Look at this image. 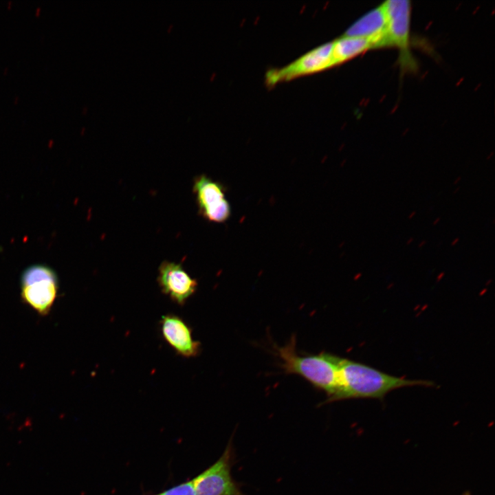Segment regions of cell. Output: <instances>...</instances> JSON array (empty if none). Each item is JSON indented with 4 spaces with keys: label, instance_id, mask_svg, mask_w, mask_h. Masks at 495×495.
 Masks as SVG:
<instances>
[{
    "label": "cell",
    "instance_id": "6da1fadb",
    "mask_svg": "<svg viewBox=\"0 0 495 495\" xmlns=\"http://www.w3.org/2000/svg\"><path fill=\"white\" fill-rule=\"evenodd\" d=\"M339 381L336 393L326 402L346 399H382L389 392L405 386H432L426 380L395 377L374 368L338 357Z\"/></svg>",
    "mask_w": 495,
    "mask_h": 495
},
{
    "label": "cell",
    "instance_id": "7a4b0ae2",
    "mask_svg": "<svg viewBox=\"0 0 495 495\" xmlns=\"http://www.w3.org/2000/svg\"><path fill=\"white\" fill-rule=\"evenodd\" d=\"M295 346L296 340L293 337L287 344L277 348L285 373L300 375L315 387L325 391L327 399L331 397L338 387V357L327 353L301 356L296 353Z\"/></svg>",
    "mask_w": 495,
    "mask_h": 495
},
{
    "label": "cell",
    "instance_id": "3957f363",
    "mask_svg": "<svg viewBox=\"0 0 495 495\" xmlns=\"http://www.w3.org/2000/svg\"><path fill=\"white\" fill-rule=\"evenodd\" d=\"M235 453L230 441L219 459L192 481L197 495H246L232 477Z\"/></svg>",
    "mask_w": 495,
    "mask_h": 495
},
{
    "label": "cell",
    "instance_id": "277c9868",
    "mask_svg": "<svg viewBox=\"0 0 495 495\" xmlns=\"http://www.w3.org/2000/svg\"><path fill=\"white\" fill-rule=\"evenodd\" d=\"M58 291V280L53 270L43 265L26 269L21 276L23 300L40 314L50 311Z\"/></svg>",
    "mask_w": 495,
    "mask_h": 495
},
{
    "label": "cell",
    "instance_id": "5b68a950",
    "mask_svg": "<svg viewBox=\"0 0 495 495\" xmlns=\"http://www.w3.org/2000/svg\"><path fill=\"white\" fill-rule=\"evenodd\" d=\"M192 192L199 214L205 219L226 222L231 215V207L226 197V187L219 182L201 174L195 177Z\"/></svg>",
    "mask_w": 495,
    "mask_h": 495
},
{
    "label": "cell",
    "instance_id": "8992f818",
    "mask_svg": "<svg viewBox=\"0 0 495 495\" xmlns=\"http://www.w3.org/2000/svg\"><path fill=\"white\" fill-rule=\"evenodd\" d=\"M332 48L333 42L323 44L301 56L287 66L270 70L266 74L267 85L274 86L278 82L319 72L333 67Z\"/></svg>",
    "mask_w": 495,
    "mask_h": 495
},
{
    "label": "cell",
    "instance_id": "52a82bcc",
    "mask_svg": "<svg viewBox=\"0 0 495 495\" xmlns=\"http://www.w3.org/2000/svg\"><path fill=\"white\" fill-rule=\"evenodd\" d=\"M390 47L400 51L402 62H411L409 52L411 5L408 0H388L383 3Z\"/></svg>",
    "mask_w": 495,
    "mask_h": 495
},
{
    "label": "cell",
    "instance_id": "ba28073f",
    "mask_svg": "<svg viewBox=\"0 0 495 495\" xmlns=\"http://www.w3.org/2000/svg\"><path fill=\"white\" fill-rule=\"evenodd\" d=\"M157 280L162 292L179 305L185 304L195 293L198 285L182 263L168 261L160 263Z\"/></svg>",
    "mask_w": 495,
    "mask_h": 495
},
{
    "label": "cell",
    "instance_id": "9c48e42d",
    "mask_svg": "<svg viewBox=\"0 0 495 495\" xmlns=\"http://www.w3.org/2000/svg\"><path fill=\"white\" fill-rule=\"evenodd\" d=\"M160 327L164 340L178 355L192 358L199 354L200 343L193 339L192 329L182 318L172 314L164 315Z\"/></svg>",
    "mask_w": 495,
    "mask_h": 495
},
{
    "label": "cell",
    "instance_id": "30bf717a",
    "mask_svg": "<svg viewBox=\"0 0 495 495\" xmlns=\"http://www.w3.org/2000/svg\"><path fill=\"white\" fill-rule=\"evenodd\" d=\"M343 36L367 38L371 41L373 49L390 47L383 3L358 19L346 30Z\"/></svg>",
    "mask_w": 495,
    "mask_h": 495
},
{
    "label": "cell",
    "instance_id": "8fae6325",
    "mask_svg": "<svg viewBox=\"0 0 495 495\" xmlns=\"http://www.w3.org/2000/svg\"><path fill=\"white\" fill-rule=\"evenodd\" d=\"M332 42L334 66L373 49V45L368 39L359 36H342Z\"/></svg>",
    "mask_w": 495,
    "mask_h": 495
},
{
    "label": "cell",
    "instance_id": "7c38bea8",
    "mask_svg": "<svg viewBox=\"0 0 495 495\" xmlns=\"http://www.w3.org/2000/svg\"><path fill=\"white\" fill-rule=\"evenodd\" d=\"M158 495H197L192 481H188L164 491Z\"/></svg>",
    "mask_w": 495,
    "mask_h": 495
},
{
    "label": "cell",
    "instance_id": "4fadbf2b",
    "mask_svg": "<svg viewBox=\"0 0 495 495\" xmlns=\"http://www.w3.org/2000/svg\"><path fill=\"white\" fill-rule=\"evenodd\" d=\"M458 241H459V239H458V238L456 239H454V241L451 243V245H455V244L458 242Z\"/></svg>",
    "mask_w": 495,
    "mask_h": 495
},
{
    "label": "cell",
    "instance_id": "5bb4252c",
    "mask_svg": "<svg viewBox=\"0 0 495 495\" xmlns=\"http://www.w3.org/2000/svg\"><path fill=\"white\" fill-rule=\"evenodd\" d=\"M415 214V212H413L412 213H411L410 216L409 217V219H411L412 217H413Z\"/></svg>",
    "mask_w": 495,
    "mask_h": 495
},
{
    "label": "cell",
    "instance_id": "9a60e30c",
    "mask_svg": "<svg viewBox=\"0 0 495 495\" xmlns=\"http://www.w3.org/2000/svg\"><path fill=\"white\" fill-rule=\"evenodd\" d=\"M459 179H461V177H459L458 179H456V180H455L454 184L458 183V181H459Z\"/></svg>",
    "mask_w": 495,
    "mask_h": 495
},
{
    "label": "cell",
    "instance_id": "2e32d148",
    "mask_svg": "<svg viewBox=\"0 0 495 495\" xmlns=\"http://www.w3.org/2000/svg\"><path fill=\"white\" fill-rule=\"evenodd\" d=\"M413 241V239L412 238L410 239V240L408 241L407 244H409L410 243V241Z\"/></svg>",
    "mask_w": 495,
    "mask_h": 495
},
{
    "label": "cell",
    "instance_id": "e0dca14e",
    "mask_svg": "<svg viewBox=\"0 0 495 495\" xmlns=\"http://www.w3.org/2000/svg\"><path fill=\"white\" fill-rule=\"evenodd\" d=\"M439 219H437L434 222V224H436L439 221Z\"/></svg>",
    "mask_w": 495,
    "mask_h": 495
},
{
    "label": "cell",
    "instance_id": "ac0fdd59",
    "mask_svg": "<svg viewBox=\"0 0 495 495\" xmlns=\"http://www.w3.org/2000/svg\"><path fill=\"white\" fill-rule=\"evenodd\" d=\"M424 244H425V241H422L421 244L419 245V248H421V245H424Z\"/></svg>",
    "mask_w": 495,
    "mask_h": 495
},
{
    "label": "cell",
    "instance_id": "d6986e66",
    "mask_svg": "<svg viewBox=\"0 0 495 495\" xmlns=\"http://www.w3.org/2000/svg\"><path fill=\"white\" fill-rule=\"evenodd\" d=\"M157 495H158V494H157Z\"/></svg>",
    "mask_w": 495,
    "mask_h": 495
}]
</instances>
